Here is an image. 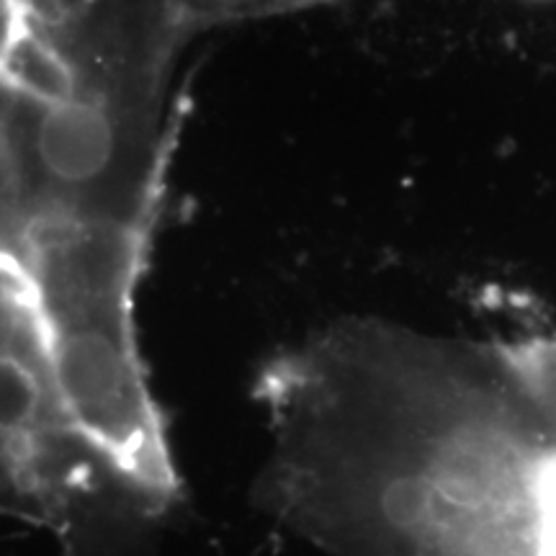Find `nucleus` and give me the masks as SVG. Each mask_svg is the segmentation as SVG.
Wrapping results in <instances>:
<instances>
[{"instance_id": "obj_1", "label": "nucleus", "mask_w": 556, "mask_h": 556, "mask_svg": "<svg viewBox=\"0 0 556 556\" xmlns=\"http://www.w3.org/2000/svg\"><path fill=\"white\" fill-rule=\"evenodd\" d=\"M0 510L78 533L163 510L80 428L37 299L0 261Z\"/></svg>"}, {"instance_id": "obj_2", "label": "nucleus", "mask_w": 556, "mask_h": 556, "mask_svg": "<svg viewBox=\"0 0 556 556\" xmlns=\"http://www.w3.org/2000/svg\"><path fill=\"white\" fill-rule=\"evenodd\" d=\"M328 3H338V0H160V5L168 13L170 26L184 39L206 26L278 16V13L304 11L312 5Z\"/></svg>"}]
</instances>
